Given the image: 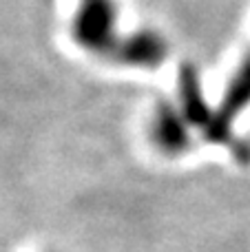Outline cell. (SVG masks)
Wrapping results in <instances>:
<instances>
[{
	"mask_svg": "<svg viewBox=\"0 0 250 252\" xmlns=\"http://www.w3.org/2000/svg\"><path fill=\"white\" fill-rule=\"evenodd\" d=\"M71 33L80 49L118 64H126L131 33H122L118 29L115 0H78Z\"/></svg>",
	"mask_w": 250,
	"mask_h": 252,
	"instance_id": "obj_1",
	"label": "cell"
},
{
	"mask_svg": "<svg viewBox=\"0 0 250 252\" xmlns=\"http://www.w3.org/2000/svg\"><path fill=\"white\" fill-rule=\"evenodd\" d=\"M235 157H237L242 164H248L250 161V137L235 144Z\"/></svg>",
	"mask_w": 250,
	"mask_h": 252,
	"instance_id": "obj_5",
	"label": "cell"
},
{
	"mask_svg": "<svg viewBox=\"0 0 250 252\" xmlns=\"http://www.w3.org/2000/svg\"><path fill=\"white\" fill-rule=\"evenodd\" d=\"M190 124L186 122L184 113L175 109L168 102L155 109L153 122H151V137L157 144V148H162L168 155H177L184 153L190 146Z\"/></svg>",
	"mask_w": 250,
	"mask_h": 252,
	"instance_id": "obj_3",
	"label": "cell"
},
{
	"mask_svg": "<svg viewBox=\"0 0 250 252\" xmlns=\"http://www.w3.org/2000/svg\"><path fill=\"white\" fill-rule=\"evenodd\" d=\"M180 102H182V113H184L186 122L190 126H197L208 135L213 126V115L215 111L208 109L206 100H204L202 82L195 71V66L184 64L180 71Z\"/></svg>",
	"mask_w": 250,
	"mask_h": 252,
	"instance_id": "obj_4",
	"label": "cell"
},
{
	"mask_svg": "<svg viewBox=\"0 0 250 252\" xmlns=\"http://www.w3.org/2000/svg\"><path fill=\"white\" fill-rule=\"evenodd\" d=\"M250 106V51L233 73L224 97L217 104L213 115V126L206 137L215 144H224L230 139V126Z\"/></svg>",
	"mask_w": 250,
	"mask_h": 252,
	"instance_id": "obj_2",
	"label": "cell"
}]
</instances>
